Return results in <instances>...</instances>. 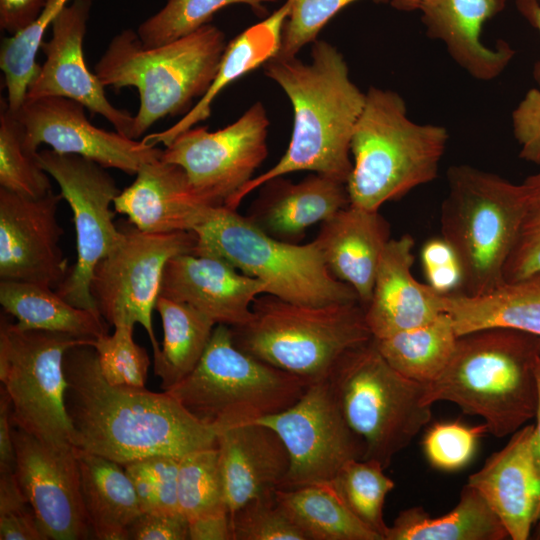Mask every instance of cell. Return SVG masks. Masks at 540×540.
I'll return each mask as SVG.
<instances>
[{
	"mask_svg": "<svg viewBox=\"0 0 540 540\" xmlns=\"http://www.w3.org/2000/svg\"><path fill=\"white\" fill-rule=\"evenodd\" d=\"M65 406L73 445L122 465L154 455L182 457L217 447V435L168 392L113 385L92 344L69 348L63 360Z\"/></svg>",
	"mask_w": 540,
	"mask_h": 540,
	"instance_id": "6da1fadb",
	"label": "cell"
},
{
	"mask_svg": "<svg viewBox=\"0 0 540 540\" xmlns=\"http://www.w3.org/2000/svg\"><path fill=\"white\" fill-rule=\"evenodd\" d=\"M265 75L278 84L293 109L288 148L269 170L253 177L229 202L237 210L243 199L265 182L310 171L347 183L352 169L351 138L365 102V92L351 80L342 53L332 44L312 43L311 62L274 56Z\"/></svg>",
	"mask_w": 540,
	"mask_h": 540,
	"instance_id": "7a4b0ae2",
	"label": "cell"
},
{
	"mask_svg": "<svg viewBox=\"0 0 540 540\" xmlns=\"http://www.w3.org/2000/svg\"><path fill=\"white\" fill-rule=\"evenodd\" d=\"M539 350L540 337L513 329L459 336L446 369L425 384L424 401L454 403L481 417L493 436L512 435L535 417Z\"/></svg>",
	"mask_w": 540,
	"mask_h": 540,
	"instance_id": "3957f363",
	"label": "cell"
},
{
	"mask_svg": "<svg viewBox=\"0 0 540 540\" xmlns=\"http://www.w3.org/2000/svg\"><path fill=\"white\" fill-rule=\"evenodd\" d=\"M448 141L444 126L413 121L399 93L371 86L351 138L350 204L379 210L432 182Z\"/></svg>",
	"mask_w": 540,
	"mask_h": 540,
	"instance_id": "277c9868",
	"label": "cell"
},
{
	"mask_svg": "<svg viewBox=\"0 0 540 540\" xmlns=\"http://www.w3.org/2000/svg\"><path fill=\"white\" fill-rule=\"evenodd\" d=\"M226 46L224 33L212 24L157 47H145L137 32L125 29L109 42L94 71L104 87L138 90L131 132L138 139L158 120L192 108L210 87Z\"/></svg>",
	"mask_w": 540,
	"mask_h": 540,
	"instance_id": "5b68a950",
	"label": "cell"
},
{
	"mask_svg": "<svg viewBox=\"0 0 540 540\" xmlns=\"http://www.w3.org/2000/svg\"><path fill=\"white\" fill-rule=\"evenodd\" d=\"M234 344L309 384L328 378L339 358L373 337L359 302L312 306L258 296L250 320L230 327Z\"/></svg>",
	"mask_w": 540,
	"mask_h": 540,
	"instance_id": "8992f818",
	"label": "cell"
},
{
	"mask_svg": "<svg viewBox=\"0 0 540 540\" xmlns=\"http://www.w3.org/2000/svg\"><path fill=\"white\" fill-rule=\"evenodd\" d=\"M447 183L441 233L460 261L464 293L490 292L505 282L523 216L522 185L467 164L452 165Z\"/></svg>",
	"mask_w": 540,
	"mask_h": 540,
	"instance_id": "52a82bcc",
	"label": "cell"
},
{
	"mask_svg": "<svg viewBox=\"0 0 540 540\" xmlns=\"http://www.w3.org/2000/svg\"><path fill=\"white\" fill-rule=\"evenodd\" d=\"M308 386L238 348L230 326L217 324L196 367L166 392L217 434L288 409Z\"/></svg>",
	"mask_w": 540,
	"mask_h": 540,
	"instance_id": "ba28073f",
	"label": "cell"
},
{
	"mask_svg": "<svg viewBox=\"0 0 540 540\" xmlns=\"http://www.w3.org/2000/svg\"><path fill=\"white\" fill-rule=\"evenodd\" d=\"M194 232L193 253L220 258L264 281L267 294L312 306L359 302L353 288L330 272L314 240L304 245L278 240L227 207L213 208Z\"/></svg>",
	"mask_w": 540,
	"mask_h": 540,
	"instance_id": "9c48e42d",
	"label": "cell"
},
{
	"mask_svg": "<svg viewBox=\"0 0 540 540\" xmlns=\"http://www.w3.org/2000/svg\"><path fill=\"white\" fill-rule=\"evenodd\" d=\"M327 380L346 422L365 444L364 459L385 469L431 421L425 384L396 371L373 338L345 352Z\"/></svg>",
	"mask_w": 540,
	"mask_h": 540,
	"instance_id": "30bf717a",
	"label": "cell"
},
{
	"mask_svg": "<svg viewBox=\"0 0 540 540\" xmlns=\"http://www.w3.org/2000/svg\"><path fill=\"white\" fill-rule=\"evenodd\" d=\"M93 342L62 333L20 329L1 315L0 388L10 400L16 427L52 443L73 445L65 406L63 360L69 348Z\"/></svg>",
	"mask_w": 540,
	"mask_h": 540,
	"instance_id": "8fae6325",
	"label": "cell"
},
{
	"mask_svg": "<svg viewBox=\"0 0 540 540\" xmlns=\"http://www.w3.org/2000/svg\"><path fill=\"white\" fill-rule=\"evenodd\" d=\"M122 237L95 267L90 293L104 320L114 327L140 324L148 334L153 355L160 351L152 312L161 292L167 262L195 250L194 231L148 233L131 222L120 223Z\"/></svg>",
	"mask_w": 540,
	"mask_h": 540,
	"instance_id": "7c38bea8",
	"label": "cell"
},
{
	"mask_svg": "<svg viewBox=\"0 0 540 540\" xmlns=\"http://www.w3.org/2000/svg\"><path fill=\"white\" fill-rule=\"evenodd\" d=\"M38 159L70 206L76 233V261L55 291L77 307L98 312L90 282L96 265L121 240L111 208L121 190L106 168L84 157L45 149Z\"/></svg>",
	"mask_w": 540,
	"mask_h": 540,
	"instance_id": "4fadbf2b",
	"label": "cell"
},
{
	"mask_svg": "<svg viewBox=\"0 0 540 540\" xmlns=\"http://www.w3.org/2000/svg\"><path fill=\"white\" fill-rule=\"evenodd\" d=\"M268 127L266 110L258 101L222 129L194 126L182 132L165 146L161 158L185 171L206 204L227 207L267 157Z\"/></svg>",
	"mask_w": 540,
	"mask_h": 540,
	"instance_id": "5bb4252c",
	"label": "cell"
},
{
	"mask_svg": "<svg viewBox=\"0 0 540 540\" xmlns=\"http://www.w3.org/2000/svg\"><path fill=\"white\" fill-rule=\"evenodd\" d=\"M256 422L276 431L290 456L280 489L329 483L340 468L364 459L365 444L346 422L327 379L309 384L288 409Z\"/></svg>",
	"mask_w": 540,
	"mask_h": 540,
	"instance_id": "9a60e30c",
	"label": "cell"
},
{
	"mask_svg": "<svg viewBox=\"0 0 540 540\" xmlns=\"http://www.w3.org/2000/svg\"><path fill=\"white\" fill-rule=\"evenodd\" d=\"M17 481L45 540L92 537L76 447L40 439L13 424Z\"/></svg>",
	"mask_w": 540,
	"mask_h": 540,
	"instance_id": "2e32d148",
	"label": "cell"
},
{
	"mask_svg": "<svg viewBox=\"0 0 540 540\" xmlns=\"http://www.w3.org/2000/svg\"><path fill=\"white\" fill-rule=\"evenodd\" d=\"M84 109L72 99L49 96L25 100L15 113L35 150L44 143L57 153L78 155L128 175H136L144 163L162 157L163 150L155 145L94 126Z\"/></svg>",
	"mask_w": 540,
	"mask_h": 540,
	"instance_id": "e0dca14e",
	"label": "cell"
},
{
	"mask_svg": "<svg viewBox=\"0 0 540 540\" xmlns=\"http://www.w3.org/2000/svg\"><path fill=\"white\" fill-rule=\"evenodd\" d=\"M61 193L30 198L0 187V280L56 289L69 267L57 220Z\"/></svg>",
	"mask_w": 540,
	"mask_h": 540,
	"instance_id": "ac0fdd59",
	"label": "cell"
},
{
	"mask_svg": "<svg viewBox=\"0 0 540 540\" xmlns=\"http://www.w3.org/2000/svg\"><path fill=\"white\" fill-rule=\"evenodd\" d=\"M92 1L73 0L56 15L52 37L41 45L46 60L29 85L25 100L49 96L72 99L131 138L134 116L109 102L105 87L85 62L83 41Z\"/></svg>",
	"mask_w": 540,
	"mask_h": 540,
	"instance_id": "d6986e66",
	"label": "cell"
},
{
	"mask_svg": "<svg viewBox=\"0 0 540 540\" xmlns=\"http://www.w3.org/2000/svg\"><path fill=\"white\" fill-rule=\"evenodd\" d=\"M267 293L264 281L220 258L192 252L167 262L160 295L194 307L216 324L235 327L250 320L253 302Z\"/></svg>",
	"mask_w": 540,
	"mask_h": 540,
	"instance_id": "ffe728a7",
	"label": "cell"
},
{
	"mask_svg": "<svg viewBox=\"0 0 540 540\" xmlns=\"http://www.w3.org/2000/svg\"><path fill=\"white\" fill-rule=\"evenodd\" d=\"M534 425H524L469 476L512 540H526L540 519V482L532 450Z\"/></svg>",
	"mask_w": 540,
	"mask_h": 540,
	"instance_id": "44dd1931",
	"label": "cell"
},
{
	"mask_svg": "<svg viewBox=\"0 0 540 540\" xmlns=\"http://www.w3.org/2000/svg\"><path fill=\"white\" fill-rule=\"evenodd\" d=\"M506 4L507 0H422L417 11L427 37L440 41L470 77L486 82L499 77L516 55L505 40L495 47L481 40L484 23Z\"/></svg>",
	"mask_w": 540,
	"mask_h": 540,
	"instance_id": "7402d4cb",
	"label": "cell"
},
{
	"mask_svg": "<svg viewBox=\"0 0 540 540\" xmlns=\"http://www.w3.org/2000/svg\"><path fill=\"white\" fill-rule=\"evenodd\" d=\"M113 207L148 233L194 231L216 208L197 196L180 166L161 157L140 167L134 182L120 191Z\"/></svg>",
	"mask_w": 540,
	"mask_h": 540,
	"instance_id": "603a6c76",
	"label": "cell"
},
{
	"mask_svg": "<svg viewBox=\"0 0 540 540\" xmlns=\"http://www.w3.org/2000/svg\"><path fill=\"white\" fill-rule=\"evenodd\" d=\"M413 246L414 239L405 234L391 238L383 251L372 297L364 308L373 338L418 327L444 313V295L412 275Z\"/></svg>",
	"mask_w": 540,
	"mask_h": 540,
	"instance_id": "cb8c5ba5",
	"label": "cell"
},
{
	"mask_svg": "<svg viewBox=\"0 0 540 540\" xmlns=\"http://www.w3.org/2000/svg\"><path fill=\"white\" fill-rule=\"evenodd\" d=\"M216 435L230 514L281 488L290 469V456L274 429L261 422H250Z\"/></svg>",
	"mask_w": 540,
	"mask_h": 540,
	"instance_id": "d4e9b609",
	"label": "cell"
},
{
	"mask_svg": "<svg viewBox=\"0 0 540 540\" xmlns=\"http://www.w3.org/2000/svg\"><path fill=\"white\" fill-rule=\"evenodd\" d=\"M390 239L389 223L379 210L349 204L321 223L314 241L330 272L353 288L365 308Z\"/></svg>",
	"mask_w": 540,
	"mask_h": 540,
	"instance_id": "484cf974",
	"label": "cell"
},
{
	"mask_svg": "<svg viewBox=\"0 0 540 540\" xmlns=\"http://www.w3.org/2000/svg\"><path fill=\"white\" fill-rule=\"evenodd\" d=\"M259 188L247 217L266 234L290 243L350 204L345 183L318 173L297 183L276 177Z\"/></svg>",
	"mask_w": 540,
	"mask_h": 540,
	"instance_id": "4316f807",
	"label": "cell"
},
{
	"mask_svg": "<svg viewBox=\"0 0 540 540\" xmlns=\"http://www.w3.org/2000/svg\"><path fill=\"white\" fill-rule=\"evenodd\" d=\"M290 3H285L266 19L247 28L227 44L216 75L194 107L168 129L146 135L142 140L150 145H168L176 136L206 120L217 95L229 84L248 72L263 66L280 50L282 31L289 15Z\"/></svg>",
	"mask_w": 540,
	"mask_h": 540,
	"instance_id": "83f0119b",
	"label": "cell"
},
{
	"mask_svg": "<svg viewBox=\"0 0 540 540\" xmlns=\"http://www.w3.org/2000/svg\"><path fill=\"white\" fill-rule=\"evenodd\" d=\"M443 308L458 337L490 328L513 329L540 337V272L504 282L481 295H444Z\"/></svg>",
	"mask_w": 540,
	"mask_h": 540,
	"instance_id": "f1b7e54d",
	"label": "cell"
},
{
	"mask_svg": "<svg viewBox=\"0 0 540 540\" xmlns=\"http://www.w3.org/2000/svg\"><path fill=\"white\" fill-rule=\"evenodd\" d=\"M76 452L93 539L128 540V527L142 511L124 466L78 448Z\"/></svg>",
	"mask_w": 540,
	"mask_h": 540,
	"instance_id": "f546056e",
	"label": "cell"
},
{
	"mask_svg": "<svg viewBox=\"0 0 540 540\" xmlns=\"http://www.w3.org/2000/svg\"><path fill=\"white\" fill-rule=\"evenodd\" d=\"M0 304L20 329L62 333L90 341L108 333V323L98 312L67 302L46 285L0 280Z\"/></svg>",
	"mask_w": 540,
	"mask_h": 540,
	"instance_id": "4dcf8cb0",
	"label": "cell"
},
{
	"mask_svg": "<svg viewBox=\"0 0 540 540\" xmlns=\"http://www.w3.org/2000/svg\"><path fill=\"white\" fill-rule=\"evenodd\" d=\"M509 535L485 499L466 484L457 505L431 516L422 507L401 511L388 527L385 540H503Z\"/></svg>",
	"mask_w": 540,
	"mask_h": 540,
	"instance_id": "1f68e13d",
	"label": "cell"
},
{
	"mask_svg": "<svg viewBox=\"0 0 540 540\" xmlns=\"http://www.w3.org/2000/svg\"><path fill=\"white\" fill-rule=\"evenodd\" d=\"M155 310L162 322L163 341L160 351L153 355L154 374L166 391L193 371L217 324L194 307L162 295Z\"/></svg>",
	"mask_w": 540,
	"mask_h": 540,
	"instance_id": "d6a6232c",
	"label": "cell"
},
{
	"mask_svg": "<svg viewBox=\"0 0 540 540\" xmlns=\"http://www.w3.org/2000/svg\"><path fill=\"white\" fill-rule=\"evenodd\" d=\"M457 339L452 320L445 312L418 327L373 338L381 355L396 371L422 384L433 382L443 373Z\"/></svg>",
	"mask_w": 540,
	"mask_h": 540,
	"instance_id": "836d02e7",
	"label": "cell"
},
{
	"mask_svg": "<svg viewBox=\"0 0 540 540\" xmlns=\"http://www.w3.org/2000/svg\"><path fill=\"white\" fill-rule=\"evenodd\" d=\"M276 498L307 540H382L348 510L329 483L278 489Z\"/></svg>",
	"mask_w": 540,
	"mask_h": 540,
	"instance_id": "e575fe53",
	"label": "cell"
},
{
	"mask_svg": "<svg viewBox=\"0 0 540 540\" xmlns=\"http://www.w3.org/2000/svg\"><path fill=\"white\" fill-rule=\"evenodd\" d=\"M375 460L354 459L344 464L329 482L348 510L382 540L388 530L384 504L394 482Z\"/></svg>",
	"mask_w": 540,
	"mask_h": 540,
	"instance_id": "d590c367",
	"label": "cell"
},
{
	"mask_svg": "<svg viewBox=\"0 0 540 540\" xmlns=\"http://www.w3.org/2000/svg\"><path fill=\"white\" fill-rule=\"evenodd\" d=\"M38 150L27 141L24 125L7 101L0 112V187L30 198L52 191L49 174L42 168Z\"/></svg>",
	"mask_w": 540,
	"mask_h": 540,
	"instance_id": "8d00e7d4",
	"label": "cell"
},
{
	"mask_svg": "<svg viewBox=\"0 0 540 540\" xmlns=\"http://www.w3.org/2000/svg\"><path fill=\"white\" fill-rule=\"evenodd\" d=\"M68 2L47 0L40 16L32 24L2 39L0 68L8 93L7 103L12 111H18L25 102L28 87L40 70L36 56L41 49L45 31Z\"/></svg>",
	"mask_w": 540,
	"mask_h": 540,
	"instance_id": "74e56055",
	"label": "cell"
},
{
	"mask_svg": "<svg viewBox=\"0 0 540 540\" xmlns=\"http://www.w3.org/2000/svg\"><path fill=\"white\" fill-rule=\"evenodd\" d=\"M178 507L188 521L229 512L217 447L196 450L180 457Z\"/></svg>",
	"mask_w": 540,
	"mask_h": 540,
	"instance_id": "f35d334b",
	"label": "cell"
},
{
	"mask_svg": "<svg viewBox=\"0 0 540 540\" xmlns=\"http://www.w3.org/2000/svg\"><path fill=\"white\" fill-rule=\"evenodd\" d=\"M274 0H168L153 16L142 22L137 34L145 47H157L192 34L210 24L224 7L244 4L258 15L265 14V4Z\"/></svg>",
	"mask_w": 540,
	"mask_h": 540,
	"instance_id": "ab89813d",
	"label": "cell"
},
{
	"mask_svg": "<svg viewBox=\"0 0 540 540\" xmlns=\"http://www.w3.org/2000/svg\"><path fill=\"white\" fill-rule=\"evenodd\" d=\"M133 332L134 326H117L112 334L106 333L92 344L103 376L113 385L145 387L150 358L135 342Z\"/></svg>",
	"mask_w": 540,
	"mask_h": 540,
	"instance_id": "60d3db41",
	"label": "cell"
},
{
	"mask_svg": "<svg viewBox=\"0 0 540 540\" xmlns=\"http://www.w3.org/2000/svg\"><path fill=\"white\" fill-rule=\"evenodd\" d=\"M230 519L233 540H307L276 492L247 502Z\"/></svg>",
	"mask_w": 540,
	"mask_h": 540,
	"instance_id": "b9f144b4",
	"label": "cell"
},
{
	"mask_svg": "<svg viewBox=\"0 0 540 540\" xmlns=\"http://www.w3.org/2000/svg\"><path fill=\"white\" fill-rule=\"evenodd\" d=\"M521 185L524 210L515 245L504 268L505 282L540 272V170Z\"/></svg>",
	"mask_w": 540,
	"mask_h": 540,
	"instance_id": "7bdbcfd3",
	"label": "cell"
},
{
	"mask_svg": "<svg viewBox=\"0 0 540 540\" xmlns=\"http://www.w3.org/2000/svg\"><path fill=\"white\" fill-rule=\"evenodd\" d=\"M485 432L488 431L484 423L472 427L456 421L435 423L425 433L423 451L433 467L456 471L473 458Z\"/></svg>",
	"mask_w": 540,
	"mask_h": 540,
	"instance_id": "ee69618b",
	"label": "cell"
},
{
	"mask_svg": "<svg viewBox=\"0 0 540 540\" xmlns=\"http://www.w3.org/2000/svg\"><path fill=\"white\" fill-rule=\"evenodd\" d=\"M290 3L277 56L295 57L317 40L324 26L346 6L359 0H286ZM390 2V0H374ZM276 56V55H275Z\"/></svg>",
	"mask_w": 540,
	"mask_h": 540,
	"instance_id": "f6af8a7d",
	"label": "cell"
},
{
	"mask_svg": "<svg viewBox=\"0 0 540 540\" xmlns=\"http://www.w3.org/2000/svg\"><path fill=\"white\" fill-rule=\"evenodd\" d=\"M0 539L45 540L15 472L0 474Z\"/></svg>",
	"mask_w": 540,
	"mask_h": 540,
	"instance_id": "bcb514c9",
	"label": "cell"
},
{
	"mask_svg": "<svg viewBox=\"0 0 540 540\" xmlns=\"http://www.w3.org/2000/svg\"><path fill=\"white\" fill-rule=\"evenodd\" d=\"M511 126L519 157L540 166V88L526 91L511 113Z\"/></svg>",
	"mask_w": 540,
	"mask_h": 540,
	"instance_id": "7dc6e473",
	"label": "cell"
},
{
	"mask_svg": "<svg viewBox=\"0 0 540 540\" xmlns=\"http://www.w3.org/2000/svg\"><path fill=\"white\" fill-rule=\"evenodd\" d=\"M187 540L188 520L181 512H142L128 527V540Z\"/></svg>",
	"mask_w": 540,
	"mask_h": 540,
	"instance_id": "c3c4849f",
	"label": "cell"
},
{
	"mask_svg": "<svg viewBox=\"0 0 540 540\" xmlns=\"http://www.w3.org/2000/svg\"><path fill=\"white\" fill-rule=\"evenodd\" d=\"M153 479L157 512H180L178 507V470L180 457L154 455L143 458Z\"/></svg>",
	"mask_w": 540,
	"mask_h": 540,
	"instance_id": "681fc988",
	"label": "cell"
},
{
	"mask_svg": "<svg viewBox=\"0 0 540 540\" xmlns=\"http://www.w3.org/2000/svg\"><path fill=\"white\" fill-rule=\"evenodd\" d=\"M47 0H0V28L14 35L32 24Z\"/></svg>",
	"mask_w": 540,
	"mask_h": 540,
	"instance_id": "f907efd6",
	"label": "cell"
},
{
	"mask_svg": "<svg viewBox=\"0 0 540 540\" xmlns=\"http://www.w3.org/2000/svg\"><path fill=\"white\" fill-rule=\"evenodd\" d=\"M15 470L16 451L11 405L6 392L0 388V474L14 473Z\"/></svg>",
	"mask_w": 540,
	"mask_h": 540,
	"instance_id": "816d5d0a",
	"label": "cell"
},
{
	"mask_svg": "<svg viewBox=\"0 0 540 540\" xmlns=\"http://www.w3.org/2000/svg\"><path fill=\"white\" fill-rule=\"evenodd\" d=\"M189 540H233L229 512L210 514L188 521Z\"/></svg>",
	"mask_w": 540,
	"mask_h": 540,
	"instance_id": "f5cc1de1",
	"label": "cell"
},
{
	"mask_svg": "<svg viewBox=\"0 0 540 540\" xmlns=\"http://www.w3.org/2000/svg\"><path fill=\"white\" fill-rule=\"evenodd\" d=\"M428 285L441 295L457 293L463 287V270L459 260L425 269Z\"/></svg>",
	"mask_w": 540,
	"mask_h": 540,
	"instance_id": "db71d44e",
	"label": "cell"
},
{
	"mask_svg": "<svg viewBox=\"0 0 540 540\" xmlns=\"http://www.w3.org/2000/svg\"><path fill=\"white\" fill-rule=\"evenodd\" d=\"M457 260L459 259L455 250L443 237L429 239L422 246L421 262L424 270Z\"/></svg>",
	"mask_w": 540,
	"mask_h": 540,
	"instance_id": "11a10c76",
	"label": "cell"
},
{
	"mask_svg": "<svg viewBox=\"0 0 540 540\" xmlns=\"http://www.w3.org/2000/svg\"><path fill=\"white\" fill-rule=\"evenodd\" d=\"M518 13L540 35V2L538 0H515ZM533 79L540 88V58L533 66Z\"/></svg>",
	"mask_w": 540,
	"mask_h": 540,
	"instance_id": "9f6ffc18",
	"label": "cell"
},
{
	"mask_svg": "<svg viewBox=\"0 0 540 540\" xmlns=\"http://www.w3.org/2000/svg\"><path fill=\"white\" fill-rule=\"evenodd\" d=\"M536 383H537V405H536V424L534 425L532 450L537 470L538 479L540 482V350L536 362Z\"/></svg>",
	"mask_w": 540,
	"mask_h": 540,
	"instance_id": "6f0895ef",
	"label": "cell"
},
{
	"mask_svg": "<svg viewBox=\"0 0 540 540\" xmlns=\"http://www.w3.org/2000/svg\"><path fill=\"white\" fill-rule=\"evenodd\" d=\"M422 0H390V5L398 11L412 12L419 8Z\"/></svg>",
	"mask_w": 540,
	"mask_h": 540,
	"instance_id": "680465c9",
	"label": "cell"
},
{
	"mask_svg": "<svg viewBox=\"0 0 540 540\" xmlns=\"http://www.w3.org/2000/svg\"><path fill=\"white\" fill-rule=\"evenodd\" d=\"M535 536L537 539H540V519L537 521V523L535 524Z\"/></svg>",
	"mask_w": 540,
	"mask_h": 540,
	"instance_id": "91938a15",
	"label": "cell"
},
{
	"mask_svg": "<svg viewBox=\"0 0 540 540\" xmlns=\"http://www.w3.org/2000/svg\"><path fill=\"white\" fill-rule=\"evenodd\" d=\"M540 2V0H538Z\"/></svg>",
	"mask_w": 540,
	"mask_h": 540,
	"instance_id": "94428289",
	"label": "cell"
}]
</instances>
